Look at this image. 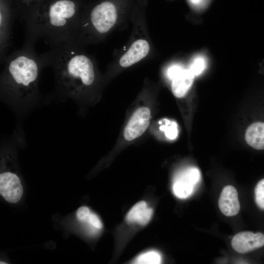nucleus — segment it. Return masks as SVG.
<instances>
[{"label":"nucleus","mask_w":264,"mask_h":264,"mask_svg":"<svg viewBox=\"0 0 264 264\" xmlns=\"http://www.w3.org/2000/svg\"><path fill=\"white\" fill-rule=\"evenodd\" d=\"M34 44L25 40L21 49L6 55L1 63L0 98L19 113L32 109L40 98L39 78L44 65Z\"/></svg>","instance_id":"nucleus-1"},{"label":"nucleus","mask_w":264,"mask_h":264,"mask_svg":"<svg viewBox=\"0 0 264 264\" xmlns=\"http://www.w3.org/2000/svg\"><path fill=\"white\" fill-rule=\"evenodd\" d=\"M81 45L71 40L55 43L41 55L44 66L53 70L54 93L61 100L80 102L95 82L94 65Z\"/></svg>","instance_id":"nucleus-2"},{"label":"nucleus","mask_w":264,"mask_h":264,"mask_svg":"<svg viewBox=\"0 0 264 264\" xmlns=\"http://www.w3.org/2000/svg\"><path fill=\"white\" fill-rule=\"evenodd\" d=\"M80 0H42L19 17L26 30V41L41 38L50 44L71 40L83 12Z\"/></svg>","instance_id":"nucleus-3"},{"label":"nucleus","mask_w":264,"mask_h":264,"mask_svg":"<svg viewBox=\"0 0 264 264\" xmlns=\"http://www.w3.org/2000/svg\"><path fill=\"white\" fill-rule=\"evenodd\" d=\"M16 16L13 0H0V53L1 63L10 45L12 23Z\"/></svg>","instance_id":"nucleus-4"},{"label":"nucleus","mask_w":264,"mask_h":264,"mask_svg":"<svg viewBox=\"0 0 264 264\" xmlns=\"http://www.w3.org/2000/svg\"><path fill=\"white\" fill-rule=\"evenodd\" d=\"M200 178L199 170L189 167L178 173L175 177L172 185L173 192L177 198L185 199L194 193Z\"/></svg>","instance_id":"nucleus-5"},{"label":"nucleus","mask_w":264,"mask_h":264,"mask_svg":"<svg viewBox=\"0 0 264 264\" xmlns=\"http://www.w3.org/2000/svg\"><path fill=\"white\" fill-rule=\"evenodd\" d=\"M151 111L147 107H140L133 113L124 132L126 140L132 141L141 136L148 128Z\"/></svg>","instance_id":"nucleus-6"},{"label":"nucleus","mask_w":264,"mask_h":264,"mask_svg":"<svg viewBox=\"0 0 264 264\" xmlns=\"http://www.w3.org/2000/svg\"><path fill=\"white\" fill-rule=\"evenodd\" d=\"M0 193L10 203H15L20 200L23 189L20 179L16 174L10 171L0 173Z\"/></svg>","instance_id":"nucleus-7"},{"label":"nucleus","mask_w":264,"mask_h":264,"mask_svg":"<svg viewBox=\"0 0 264 264\" xmlns=\"http://www.w3.org/2000/svg\"><path fill=\"white\" fill-rule=\"evenodd\" d=\"M231 245L238 253H247L264 245V235L250 231L241 232L233 237Z\"/></svg>","instance_id":"nucleus-8"},{"label":"nucleus","mask_w":264,"mask_h":264,"mask_svg":"<svg viewBox=\"0 0 264 264\" xmlns=\"http://www.w3.org/2000/svg\"><path fill=\"white\" fill-rule=\"evenodd\" d=\"M219 207L224 215L232 217L236 215L240 209V204L236 189L227 185L222 189L219 199Z\"/></svg>","instance_id":"nucleus-9"},{"label":"nucleus","mask_w":264,"mask_h":264,"mask_svg":"<svg viewBox=\"0 0 264 264\" xmlns=\"http://www.w3.org/2000/svg\"><path fill=\"white\" fill-rule=\"evenodd\" d=\"M150 51L148 42L143 39L134 42L121 57L119 64L124 67L130 66L145 58Z\"/></svg>","instance_id":"nucleus-10"},{"label":"nucleus","mask_w":264,"mask_h":264,"mask_svg":"<svg viewBox=\"0 0 264 264\" xmlns=\"http://www.w3.org/2000/svg\"><path fill=\"white\" fill-rule=\"evenodd\" d=\"M194 78L189 69H184L172 81L171 89L174 95L178 98L184 96L192 86Z\"/></svg>","instance_id":"nucleus-11"},{"label":"nucleus","mask_w":264,"mask_h":264,"mask_svg":"<svg viewBox=\"0 0 264 264\" xmlns=\"http://www.w3.org/2000/svg\"><path fill=\"white\" fill-rule=\"evenodd\" d=\"M245 138L247 143L255 149H264V122L252 124L247 129Z\"/></svg>","instance_id":"nucleus-12"},{"label":"nucleus","mask_w":264,"mask_h":264,"mask_svg":"<svg viewBox=\"0 0 264 264\" xmlns=\"http://www.w3.org/2000/svg\"><path fill=\"white\" fill-rule=\"evenodd\" d=\"M159 130L164 132L166 138L169 140L175 139L178 133L177 123L172 120L164 118L159 121Z\"/></svg>","instance_id":"nucleus-13"},{"label":"nucleus","mask_w":264,"mask_h":264,"mask_svg":"<svg viewBox=\"0 0 264 264\" xmlns=\"http://www.w3.org/2000/svg\"><path fill=\"white\" fill-rule=\"evenodd\" d=\"M162 257L160 254L156 251L146 252L139 255L134 261V264H160Z\"/></svg>","instance_id":"nucleus-14"},{"label":"nucleus","mask_w":264,"mask_h":264,"mask_svg":"<svg viewBox=\"0 0 264 264\" xmlns=\"http://www.w3.org/2000/svg\"><path fill=\"white\" fill-rule=\"evenodd\" d=\"M147 207V203L144 201H141L136 203L126 216V219L127 222L129 223L136 222L137 219Z\"/></svg>","instance_id":"nucleus-15"},{"label":"nucleus","mask_w":264,"mask_h":264,"mask_svg":"<svg viewBox=\"0 0 264 264\" xmlns=\"http://www.w3.org/2000/svg\"><path fill=\"white\" fill-rule=\"evenodd\" d=\"M206 59L203 56H196L191 62L188 68L195 76L200 75L206 67Z\"/></svg>","instance_id":"nucleus-16"},{"label":"nucleus","mask_w":264,"mask_h":264,"mask_svg":"<svg viewBox=\"0 0 264 264\" xmlns=\"http://www.w3.org/2000/svg\"><path fill=\"white\" fill-rule=\"evenodd\" d=\"M42 0H13L16 16L19 17L26 9Z\"/></svg>","instance_id":"nucleus-17"},{"label":"nucleus","mask_w":264,"mask_h":264,"mask_svg":"<svg viewBox=\"0 0 264 264\" xmlns=\"http://www.w3.org/2000/svg\"><path fill=\"white\" fill-rule=\"evenodd\" d=\"M255 201L257 205L264 210V178L260 180L255 188Z\"/></svg>","instance_id":"nucleus-18"},{"label":"nucleus","mask_w":264,"mask_h":264,"mask_svg":"<svg viewBox=\"0 0 264 264\" xmlns=\"http://www.w3.org/2000/svg\"><path fill=\"white\" fill-rule=\"evenodd\" d=\"M185 68L179 64H173L168 67L166 71V75L171 80H173Z\"/></svg>","instance_id":"nucleus-19"},{"label":"nucleus","mask_w":264,"mask_h":264,"mask_svg":"<svg viewBox=\"0 0 264 264\" xmlns=\"http://www.w3.org/2000/svg\"><path fill=\"white\" fill-rule=\"evenodd\" d=\"M153 210L151 208L147 207L137 219L136 222L141 225H145L151 219Z\"/></svg>","instance_id":"nucleus-20"},{"label":"nucleus","mask_w":264,"mask_h":264,"mask_svg":"<svg viewBox=\"0 0 264 264\" xmlns=\"http://www.w3.org/2000/svg\"><path fill=\"white\" fill-rule=\"evenodd\" d=\"M90 213V211L88 207L81 206L77 210L76 217L80 221L86 222Z\"/></svg>","instance_id":"nucleus-21"},{"label":"nucleus","mask_w":264,"mask_h":264,"mask_svg":"<svg viewBox=\"0 0 264 264\" xmlns=\"http://www.w3.org/2000/svg\"><path fill=\"white\" fill-rule=\"evenodd\" d=\"M86 222H88L91 227L95 229H101L103 227L102 223L99 218L93 213L90 214Z\"/></svg>","instance_id":"nucleus-22"},{"label":"nucleus","mask_w":264,"mask_h":264,"mask_svg":"<svg viewBox=\"0 0 264 264\" xmlns=\"http://www.w3.org/2000/svg\"><path fill=\"white\" fill-rule=\"evenodd\" d=\"M190 5L197 10H202L208 5L211 0H188Z\"/></svg>","instance_id":"nucleus-23"},{"label":"nucleus","mask_w":264,"mask_h":264,"mask_svg":"<svg viewBox=\"0 0 264 264\" xmlns=\"http://www.w3.org/2000/svg\"><path fill=\"white\" fill-rule=\"evenodd\" d=\"M0 264H6V263H4L3 262H0Z\"/></svg>","instance_id":"nucleus-24"}]
</instances>
